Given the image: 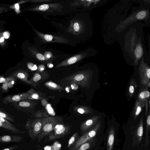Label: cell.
<instances>
[{
  "label": "cell",
  "instance_id": "cell-38",
  "mask_svg": "<svg viewBox=\"0 0 150 150\" xmlns=\"http://www.w3.org/2000/svg\"><path fill=\"white\" fill-rule=\"evenodd\" d=\"M74 29L76 31H78L79 29V26L78 23H75L74 25Z\"/></svg>",
  "mask_w": 150,
  "mask_h": 150
},
{
  "label": "cell",
  "instance_id": "cell-17",
  "mask_svg": "<svg viewBox=\"0 0 150 150\" xmlns=\"http://www.w3.org/2000/svg\"><path fill=\"white\" fill-rule=\"evenodd\" d=\"M74 110L76 113H79L81 115L93 114V112L91 109L85 106L79 105L75 106Z\"/></svg>",
  "mask_w": 150,
  "mask_h": 150
},
{
  "label": "cell",
  "instance_id": "cell-27",
  "mask_svg": "<svg viewBox=\"0 0 150 150\" xmlns=\"http://www.w3.org/2000/svg\"><path fill=\"white\" fill-rule=\"evenodd\" d=\"M78 133L76 132L73 134L69 139L68 144L67 147L69 148L75 142L78 136Z\"/></svg>",
  "mask_w": 150,
  "mask_h": 150
},
{
  "label": "cell",
  "instance_id": "cell-32",
  "mask_svg": "<svg viewBox=\"0 0 150 150\" xmlns=\"http://www.w3.org/2000/svg\"><path fill=\"white\" fill-rule=\"evenodd\" d=\"M49 8V6L48 4H44L40 5L39 7V9L40 11H45Z\"/></svg>",
  "mask_w": 150,
  "mask_h": 150
},
{
  "label": "cell",
  "instance_id": "cell-10",
  "mask_svg": "<svg viewBox=\"0 0 150 150\" xmlns=\"http://www.w3.org/2000/svg\"><path fill=\"white\" fill-rule=\"evenodd\" d=\"M29 96V94L28 92L8 95L3 98V102L6 104L12 103L19 101L28 99Z\"/></svg>",
  "mask_w": 150,
  "mask_h": 150
},
{
  "label": "cell",
  "instance_id": "cell-25",
  "mask_svg": "<svg viewBox=\"0 0 150 150\" xmlns=\"http://www.w3.org/2000/svg\"><path fill=\"white\" fill-rule=\"evenodd\" d=\"M146 120V142L148 143L149 142V134L150 131V109L149 107L148 113L147 114Z\"/></svg>",
  "mask_w": 150,
  "mask_h": 150
},
{
  "label": "cell",
  "instance_id": "cell-5",
  "mask_svg": "<svg viewBox=\"0 0 150 150\" xmlns=\"http://www.w3.org/2000/svg\"><path fill=\"white\" fill-rule=\"evenodd\" d=\"M58 123V120L56 117L48 116L43 118L42 131L37 137L38 141L40 142L45 137L49 135Z\"/></svg>",
  "mask_w": 150,
  "mask_h": 150
},
{
  "label": "cell",
  "instance_id": "cell-11",
  "mask_svg": "<svg viewBox=\"0 0 150 150\" xmlns=\"http://www.w3.org/2000/svg\"><path fill=\"white\" fill-rule=\"evenodd\" d=\"M100 117V115L95 116L84 121L80 126L81 130L84 133L89 131L95 126Z\"/></svg>",
  "mask_w": 150,
  "mask_h": 150
},
{
  "label": "cell",
  "instance_id": "cell-21",
  "mask_svg": "<svg viewBox=\"0 0 150 150\" xmlns=\"http://www.w3.org/2000/svg\"><path fill=\"white\" fill-rule=\"evenodd\" d=\"M136 134L139 141L141 140L143 133V119L142 117L138 126Z\"/></svg>",
  "mask_w": 150,
  "mask_h": 150
},
{
  "label": "cell",
  "instance_id": "cell-42",
  "mask_svg": "<svg viewBox=\"0 0 150 150\" xmlns=\"http://www.w3.org/2000/svg\"><path fill=\"white\" fill-rule=\"evenodd\" d=\"M4 41V37H1L0 38V42H2Z\"/></svg>",
  "mask_w": 150,
  "mask_h": 150
},
{
  "label": "cell",
  "instance_id": "cell-18",
  "mask_svg": "<svg viewBox=\"0 0 150 150\" xmlns=\"http://www.w3.org/2000/svg\"><path fill=\"white\" fill-rule=\"evenodd\" d=\"M84 57V55L79 54L74 56L57 65L56 67L71 64L75 63Z\"/></svg>",
  "mask_w": 150,
  "mask_h": 150
},
{
  "label": "cell",
  "instance_id": "cell-41",
  "mask_svg": "<svg viewBox=\"0 0 150 150\" xmlns=\"http://www.w3.org/2000/svg\"><path fill=\"white\" fill-rule=\"evenodd\" d=\"M44 150H52L51 146H47L44 147Z\"/></svg>",
  "mask_w": 150,
  "mask_h": 150
},
{
  "label": "cell",
  "instance_id": "cell-15",
  "mask_svg": "<svg viewBox=\"0 0 150 150\" xmlns=\"http://www.w3.org/2000/svg\"><path fill=\"white\" fill-rule=\"evenodd\" d=\"M115 139V131L113 126L111 127L108 132L107 141V150H113Z\"/></svg>",
  "mask_w": 150,
  "mask_h": 150
},
{
  "label": "cell",
  "instance_id": "cell-39",
  "mask_svg": "<svg viewBox=\"0 0 150 150\" xmlns=\"http://www.w3.org/2000/svg\"><path fill=\"white\" fill-rule=\"evenodd\" d=\"M3 36L4 38L8 39L10 37V33L7 31L5 32L4 33Z\"/></svg>",
  "mask_w": 150,
  "mask_h": 150
},
{
  "label": "cell",
  "instance_id": "cell-9",
  "mask_svg": "<svg viewBox=\"0 0 150 150\" xmlns=\"http://www.w3.org/2000/svg\"><path fill=\"white\" fill-rule=\"evenodd\" d=\"M35 103L30 100L26 99L12 103L10 105L17 110L23 112H29L34 106Z\"/></svg>",
  "mask_w": 150,
  "mask_h": 150
},
{
  "label": "cell",
  "instance_id": "cell-37",
  "mask_svg": "<svg viewBox=\"0 0 150 150\" xmlns=\"http://www.w3.org/2000/svg\"><path fill=\"white\" fill-rule=\"evenodd\" d=\"M36 56L37 58L39 60L43 61L45 59V57L40 54H38Z\"/></svg>",
  "mask_w": 150,
  "mask_h": 150
},
{
  "label": "cell",
  "instance_id": "cell-44",
  "mask_svg": "<svg viewBox=\"0 0 150 150\" xmlns=\"http://www.w3.org/2000/svg\"><path fill=\"white\" fill-rule=\"evenodd\" d=\"M46 56H47V57L48 58H49L50 57V55L49 54H47V55Z\"/></svg>",
  "mask_w": 150,
  "mask_h": 150
},
{
  "label": "cell",
  "instance_id": "cell-13",
  "mask_svg": "<svg viewBox=\"0 0 150 150\" xmlns=\"http://www.w3.org/2000/svg\"><path fill=\"white\" fill-rule=\"evenodd\" d=\"M9 76L16 79H19L23 82L32 85L31 82L28 80V74L27 72L23 69H18L12 73Z\"/></svg>",
  "mask_w": 150,
  "mask_h": 150
},
{
  "label": "cell",
  "instance_id": "cell-2",
  "mask_svg": "<svg viewBox=\"0 0 150 150\" xmlns=\"http://www.w3.org/2000/svg\"><path fill=\"white\" fill-rule=\"evenodd\" d=\"M134 8L125 19L117 25L115 29V31L120 33L127 26L137 21L143 20L145 22V23L146 24V22L148 23V20H149L150 8L142 5Z\"/></svg>",
  "mask_w": 150,
  "mask_h": 150
},
{
  "label": "cell",
  "instance_id": "cell-45",
  "mask_svg": "<svg viewBox=\"0 0 150 150\" xmlns=\"http://www.w3.org/2000/svg\"><path fill=\"white\" fill-rule=\"evenodd\" d=\"M53 67V65L52 64H51L49 65L50 67Z\"/></svg>",
  "mask_w": 150,
  "mask_h": 150
},
{
  "label": "cell",
  "instance_id": "cell-35",
  "mask_svg": "<svg viewBox=\"0 0 150 150\" xmlns=\"http://www.w3.org/2000/svg\"><path fill=\"white\" fill-rule=\"evenodd\" d=\"M0 121L4 123H7L8 125H13L11 123V122L8 121V120H7L6 119H5L1 117L0 116Z\"/></svg>",
  "mask_w": 150,
  "mask_h": 150
},
{
  "label": "cell",
  "instance_id": "cell-1",
  "mask_svg": "<svg viewBox=\"0 0 150 150\" xmlns=\"http://www.w3.org/2000/svg\"><path fill=\"white\" fill-rule=\"evenodd\" d=\"M141 21H136L121 31L119 43L124 56L133 61L137 66L143 57L148 55L144 44L143 27Z\"/></svg>",
  "mask_w": 150,
  "mask_h": 150
},
{
  "label": "cell",
  "instance_id": "cell-43",
  "mask_svg": "<svg viewBox=\"0 0 150 150\" xmlns=\"http://www.w3.org/2000/svg\"><path fill=\"white\" fill-rule=\"evenodd\" d=\"M15 6L17 9H18L19 8V5L18 4H16L15 5Z\"/></svg>",
  "mask_w": 150,
  "mask_h": 150
},
{
  "label": "cell",
  "instance_id": "cell-22",
  "mask_svg": "<svg viewBox=\"0 0 150 150\" xmlns=\"http://www.w3.org/2000/svg\"><path fill=\"white\" fill-rule=\"evenodd\" d=\"M0 116L2 117L8 121L13 122H15L14 117L8 112L0 109Z\"/></svg>",
  "mask_w": 150,
  "mask_h": 150
},
{
  "label": "cell",
  "instance_id": "cell-6",
  "mask_svg": "<svg viewBox=\"0 0 150 150\" xmlns=\"http://www.w3.org/2000/svg\"><path fill=\"white\" fill-rule=\"evenodd\" d=\"M101 123V121H99L93 128L84 133L78 139L70 150H76L83 144L92 139L98 131Z\"/></svg>",
  "mask_w": 150,
  "mask_h": 150
},
{
  "label": "cell",
  "instance_id": "cell-28",
  "mask_svg": "<svg viewBox=\"0 0 150 150\" xmlns=\"http://www.w3.org/2000/svg\"><path fill=\"white\" fill-rule=\"evenodd\" d=\"M41 76L40 74L36 73L34 74L33 78L29 81L31 83L32 85H33V82H37L39 81L41 79Z\"/></svg>",
  "mask_w": 150,
  "mask_h": 150
},
{
  "label": "cell",
  "instance_id": "cell-8",
  "mask_svg": "<svg viewBox=\"0 0 150 150\" xmlns=\"http://www.w3.org/2000/svg\"><path fill=\"white\" fill-rule=\"evenodd\" d=\"M69 127L58 123L49 135L47 141H51L64 136L69 132Z\"/></svg>",
  "mask_w": 150,
  "mask_h": 150
},
{
  "label": "cell",
  "instance_id": "cell-19",
  "mask_svg": "<svg viewBox=\"0 0 150 150\" xmlns=\"http://www.w3.org/2000/svg\"><path fill=\"white\" fill-rule=\"evenodd\" d=\"M0 127L4 128V129L15 133L18 134L19 133H21L23 134L24 133L23 132L16 128L14 125H10L0 121Z\"/></svg>",
  "mask_w": 150,
  "mask_h": 150
},
{
  "label": "cell",
  "instance_id": "cell-40",
  "mask_svg": "<svg viewBox=\"0 0 150 150\" xmlns=\"http://www.w3.org/2000/svg\"><path fill=\"white\" fill-rule=\"evenodd\" d=\"M6 78H5L2 76H0V83H3L6 80Z\"/></svg>",
  "mask_w": 150,
  "mask_h": 150
},
{
  "label": "cell",
  "instance_id": "cell-23",
  "mask_svg": "<svg viewBox=\"0 0 150 150\" xmlns=\"http://www.w3.org/2000/svg\"><path fill=\"white\" fill-rule=\"evenodd\" d=\"M45 84L47 88L51 90H64L62 87L52 81H48L45 83Z\"/></svg>",
  "mask_w": 150,
  "mask_h": 150
},
{
  "label": "cell",
  "instance_id": "cell-36",
  "mask_svg": "<svg viewBox=\"0 0 150 150\" xmlns=\"http://www.w3.org/2000/svg\"><path fill=\"white\" fill-rule=\"evenodd\" d=\"M18 147V146H11L4 148L1 150H14Z\"/></svg>",
  "mask_w": 150,
  "mask_h": 150
},
{
  "label": "cell",
  "instance_id": "cell-12",
  "mask_svg": "<svg viewBox=\"0 0 150 150\" xmlns=\"http://www.w3.org/2000/svg\"><path fill=\"white\" fill-rule=\"evenodd\" d=\"M144 87V86H142ZM146 87H142L140 88V91L138 94L137 99L146 103L145 107L146 109V114H147L148 107V100L149 98L150 93Z\"/></svg>",
  "mask_w": 150,
  "mask_h": 150
},
{
  "label": "cell",
  "instance_id": "cell-24",
  "mask_svg": "<svg viewBox=\"0 0 150 150\" xmlns=\"http://www.w3.org/2000/svg\"><path fill=\"white\" fill-rule=\"evenodd\" d=\"M27 92L29 94L30 96L28 99L29 100H38L41 99L42 98L32 88L29 90Z\"/></svg>",
  "mask_w": 150,
  "mask_h": 150
},
{
  "label": "cell",
  "instance_id": "cell-46",
  "mask_svg": "<svg viewBox=\"0 0 150 150\" xmlns=\"http://www.w3.org/2000/svg\"><path fill=\"white\" fill-rule=\"evenodd\" d=\"M41 70H44V68H42L41 69Z\"/></svg>",
  "mask_w": 150,
  "mask_h": 150
},
{
  "label": "cell",
  "instance_id": "cell-30",
  "mask_svg": "<svg viewBox=\"0 0 150 150\" xmlns=\"http://www.w3.org/2000/svg\"><path fill=\"white\" fill-rule=\"evenodd\" d=\"M61 147V144L57 142H55L51 146L52 150H59Z\"/></svg>",
  "mask_w": 150,
  "mask_h": 150
},
{
  "label": "cell",
  "instance_id": "cell-20",
  "mask_svg": "<svg viewBox=\"0 0 150 150\" xmlns=\"http://www.w3.org/2000/svg\"><path fill=\"white\" fill-rule=\"evenodd\" d=\"M137 87V83L134 79L130 81L128 89V93L130 97H132L134 94Z\"/></svg>",
  "mask_w": 150,
  "mask_h": 150
},
{
  "label": "cell",
  "instance_id": "cell-31",
  "mask_svg": "<svg viewBox=\"0 0 150 150\" xmlns=\"http://www.w3.org/2000/svg\"><path fill=\"white\" fill-rule=\"evenodd\" d=\"M1 88L3 91H7L8 90V81L7 79V78L6 81L2 84Z\"/></svg>",
  "mask_w": 150,
  "mask_h": 150
},
{
  "label": "cell",
  "instance_id": "cell-26",
  "mask_svg": "<svg viewBox=\"0 0 150 150\" xmlns=\"http://www.w3.org/2000/svg\"><path fill=\"white\" fill-rule=\"evenodd\" d=\"M93 139L83 144L76 150H88L90 148Z\"/></svg>",
  "mask_w": 150,
  "mask_h": 150
},
{
  "label": "cell",
  "instance_id": "cell-33",
  "mask_svg": "<svg viewBox=\"0 0 150 150\" xmlns=\"http://www.w3.org/2000/svg\"><path fill=\"white\" fill-rule=\"evenodd\" d=\"M28 66L29 69L33 70H35L37 69V67L36 66L32 63H28Z\"/></svg>",
  "mask_w": 150,
  "mask_h": 150
},
{
  "label": "cell",
  "instance_id": "cell-16",
  "mask_svg": "<svg viewBox=\"0 0 150 150\" xmlns=\"http://www.w3.org/2000/svg\"><path fill=\"white\" fill-rule=\"evenodd\" d=\"M146 103L137 99L133 108L132 114L135 120L140 113L142 109L145 105Z\"/></svg>",
  "mask_w": 150,
  "mask_h": 150
},
{
  "label": "cell",
  "instance_id": "cell-7",
  "mask_svg": "<svg viewBox=\"0 0 150 150\" xmlns=\"http://www.w3.org/2000/svg\"><path fill=\"white\" fill-rule=\"evenodd\" d=\"M144 60V57H143L139 61L138 72L140 77V86L148 87V84L150 83V68L147 63L145 62Z\"/></svg>",
  "mask_w": 150,
  "mask_h": 150
},
{
  "label": "cell",
  "instance_id": "cell-29",
  "mask_svg": "<svg viewBox=\"0 0 150 150\" xmlns=\"http://www.w3.org/2000/svg\"><path fill=\"white\" fill-rule=\"evenodd\" d=\"M10 9L9 5L0 4V14Z\"/></svg>",
  "mask_w": 150,
  "mask_h": 150
},
{
  "label": "cell",
  "instance_id": "cell-4",
  "mask_svg": "<svg viewBox=\"0 0 150 150\" xmlns=\"http://www.w3.org/2000/svg\"><path fill=\"white\" fill-rule=\"evenodd\" d=\"M43 118L34 117L27 122L25 126L28 130L30 137L33 140L41 132Z\"/></svg>",
  "mask_w": 150,
  "mask_h": 150
},
{
  "label": "cell",
  "instance_id": "cell-14",
  "mask_svg": "<svg viewBox=\"0 0 150 150\" xmlns=\"http://www.w3.org/2000/svg\"><path fill=\"white\" fill-rule=\"evenodd\" d=\"M22 139V137L19 135H0V143H1L19 142Z\"/></svg>",
  "mask_w": 150,
  "mask_h": 150
},
{
  "label": "cell",
  "instance_id": "cell-3",
  "mask_svg": "<svg viewBox=\"0 0 150 150\" xmlns=\"http://www.w3.org/2000/svg\"><path fill=\"white\" fill-rule=\"evenodd\" d=\"M91 72L84 70L77 72L62 79V84L68 85L71 84L79 85L82 88L86 87L90 83L92 76Z\"/></svg>",
  "mask_w": 150,
  "mask_h": 150
},
{
  "label": "cell",
  "instance_id": "cell-34",
  "mask_svg": "<svg viewBox=\"0 0 150 150\" xmlns=\"http://www.w3.org/2000/svg\"><path fill=\"white\" fill-rule=\"evenodd\" d=\"M45 40L48 42L51 41L53 39V36L51 35H45L44 36Z\"/></svg>",
  "mask_w": 150,
  "mask_h": 150
}]
</instances>
